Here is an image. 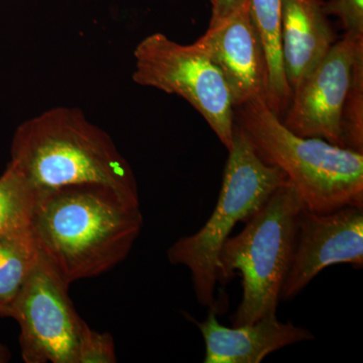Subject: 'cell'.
Segmentation results:
<instances>
[{
  "label": "cell",
  "instance_id": "1",
  "mask_svg": "<svg viewBox=\"0 0 363 363\" xmlns=\"http://www.w3.org/2000/svg\"><path fill=\"white\" fill-rule=\"evenodd\" d=\"M143 223L140 202L84 184L35 190L28 228L40 255L70 285L123 262Z\"/></svg>",
  "mask_w": 363,
  "mask_h": 363
},
{
  "label": "cell",
  "instance_id": "2",
  "mask_svg": "<svg viewBox=\"0 0 363 363\" xmlns=\"http://www.w3.org/2000/svg\"><path fill=\"white\" fill-rule=\"evenodd\" d=\"M9 164L35 190L101 185L140 202L135 174L111 136L75 107H55L18 126Z\"/></svg>",
  "mask_w": 363,
  "mask_h": 363
},
{
  "label": "cell",
  "instance_id": "3",
  "mask_svg": "<svg viewBox=\"0 0 363 363\" xmlns=\"http://www.w3.org/2000/svg\"><path fill=\"white\" fill-rule=\"evenodd\" d=\"M238 125L267 164L283 172L306 209L363 208V154L289 130L264 99L238 107Z\"/></svg>",
  "mask_w": 363,
  "mask_h": 363
},
{
  "label": "cell",
  "instance_id": "4",
  "mask_svg": "<svg viewBox=\"0 0 363 363\" xmlns=\"http://www.w3.org/2000/svg\"><path fill=\"white\" fill-rule=\"evenodd\" d=\"M304 208L286 181L240 233L224 242L217 264L218 283H228L236 271L242 279V300L233 314V327L276 314L295 252L298 217Z\"/></svg>",
  "mask_w": 363,
  "mask_h": 363
},
{
  "label": "cell",
  "instance_id": "5",
  "mask_svg": "<svg viewBox=\"0 0 363 363\" xmlns=\"http://www.w3.org/2000/svg\"><path fill=\"white\" fill-rule=\"evenodd\" d=\"M213 213L197 233L176 241L168 250L172 264L190 269L198 303L215 306L218 255L238 222H247L286 182L277 167L260 159L245 130L234 125L233 145Z\"/></svg>",
  "mask_w": 363,
  "mask_h": 363
},
{
  "label": "cell",
  "instance_id": "6",
  "mask_svg": "<svg viewBox=\"0 0 363 363\" xmlns=\"http://www.w3.org/2000/svg\"><path fill=\"white\" fill-rule=\"evenodd\" d=\"M136 84L178 95L199 112L227 150L233 145L235 108L221 71L195 44L161 33L140 40L135 52Z\"/></svg>",
  "mask_w": 363,
  "mask_h": 363
},
{
  "label": "cell",
  "instance_id": "7",
  "mask_svg": "<svg viewBox=\"0 0 363 363\" xmlns=\"http://www.w3.org/2000/svg\"><path fill=\"white\" fill-rule=\"evenodd\" d=\"M69 284L40 255L9 307L21 326V355L26 363H77L88 325L69 297Z\"/></svg>",
  "mask_w": 363,
  "mask_h": 363
},
{
  "label": "cell",
  "instance_id": "8",
  "mask_svg": "<svg viewBox=\"0 0 363 363\" xmlns=\"http://www.w3.org/2000/svg\"><path fill=\"white\" fill-rule=\"evenodd\" d=\"M363 35L345 33L292 91L283 123L303 138L344 147L342 112ZM345 149V147H344Z\"/></svg>",
  "mask_w": 363,
  "mask_h": 363
},
{
  "label": "cell",
  "instance_id": "9",
  "mask_svg": "<svg viewBox=\"0 0 363 363\" xmlns=\"http://www.w3.org/2000/svg\"><path fill=\"white\" fill-rule=\"evenodd\" d=\"M338 264L363 266V208L345 206L329 213L304 208L281 300L295 298L317 274Z\"/></svg>",
  "mask_w": 363,
  "mask_h": 363
},
{
  "label": "cell",
  "instance_id": "10",
  "mask_svg": "<svg viewBox=\"0 0 363 363\" xmlns=\"http://www.w3.org/2000/svg\"><path fill=\"white\" fill-rule=\"evenodd\" d=\"M218 67L230 91L234 108L255 99L267 101L266 52L250 14V1L194 43Z\"/></svg>",
  "mask_w": 363,
  "mask_h": 363
},
{
  "label": "cell",
  "instance_id": "11",
  "mask_svg": "<svg viewBox=\"0 0 363 363\" xmlns=\"http://www.w3.org/2000/svg\"><path fill=\"white\" fill-rule=\"evenodd\" d=\"M215 307L206 320L197 322L205 341V363H259L271 353L314 338L311 332L292 322L279 321L276 314L242 326H223Z\"/></svg>",
  "mask_w": 363,
  "mask_h": 363
},
{
  "label": "cell",
  "instance_id": "12",
  "mask_svg": "<svg viewBox=\"0 0 363 363\" xmlns=\"http://www.w3.org/2000/svg\"><path fill=\"white\" fill-rule=\"evenodd\" d=\"M323 0H281V52L294 90L336 43Z\"/></svg>",
  "mask_w": 363,
  "mask_h": 363
},
{
  "label": "cell",
  "instance_id": "13",
  "mask_svg": "<svg viewBox=\"0 0 363 363\" xmlns=\"http://www.w3.org/2000/svg\"><path fill=\"white\" fill-rule=\"evenodd\" d=\"M250 9L266 52L269 72L267 104L281 118L292 98L281 52V0H250Z\"/></svg>",
  "mask_w": 363,
  "mask_h": 363
},
{
  "label": "cell",
  "instance_id": "14",
  "mask_svg": "<svg viewBox=\"0 0 363 363\" xmlns=\"http://www.w3.org/2000/svg\"><path fill=\"white\" fill-rule=\"evenodd\" d=\"M39 257L30 228L0 235V306L9 311Z\"/></svg>",
  "mask_w": 363,
  "mask_h": 363
},
{
  "label": "cell",
  "instance_id": "15",
  "mask_svg": "<svg viewBox=\"0 0 363 363\" xmlns=\"http://www.w3.org/2000/svg\"><path fill=\"white\" fill-rule=\"evenodd\" d=\"M35 190L13 164L0 177V235L28 228Z\"/></svg>",
  "mask_w": 363,
  "mask_h": 363
},
{
  "label": "cell",
  "instance_id": "16",
  "mask_svg": "<svg viewBox=\"0 0 363 363\" xmlns=\"http://www.w3.org/2000/svg\"><path fill=\"white\" fill-rule=\"evenodd\" d=\"M344 147L363 154V49L358 52L342 112Z\"/></svg>",
  "mask_w": 363,
  "mask_h": 363
},
{
  "label": "cell",
  "instance_id": "17",
  "mask_svg": "<svg viewBox=\"0 0 363 363\" xmlns=\"http://www.w3.org/2000/svg\"><path fill=\"white\" fill-rule=\"evenodd\" d=\"M117 362L116 344L109 333L86 328L79 345L77 363H114Z\"/></svg>",
  "mask_w": 363,
  "mask_h": 363
},
{
  "label": "cell",
  "instance_id": "18",
  "mask_svg": "<svg viewBox=\"0 0 363 363\" xmlns=\"http://www.w3.org/2000/svg\"><path fill=\"white\" fill-rule=\"evenodd\" d=\"M324 11L337 16L346 33L363 35V0H328Z\"/></svg>",
  "mask_w": 363,
  "mask_h": 363
},
{
  "label": "cell",
  "instance_id": "19",
  "mask_svg": "<svg viewBox=\"0 0 363 363\" xmlns=\"http://www.w3.org/2000/svg\"><path fill=\"white\" fill-rule=\"evenodd\" d=\"M250 0H211L212 16L209 28L220 23L226 20L230 14L238 11L240 6L247 4Z\"/></svg>",
  "mask_w": 363,
  "mask_h": 363
},
{
  "label": "cell",
  "instance_id": "20",
  "mask_svg": "<svg viewBox=\"0 0 363 363\" xmlns=\"http://www.w3.org/2000/svg\"><path fill=\"white\" fill-rule=\"evenodd\" d=\"M0 316H9V311L6 309V308L2 307L0 306Z\"/></svg>",
  "mask_w": 363,
  "mask_h": 363
}]
</instances>
